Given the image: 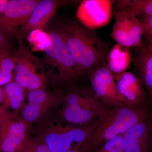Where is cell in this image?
I'll return each instance as SVG.
<instances>
[{"instance_id":"52a82bcc","label":"cell","mask_w":152,"mask_h":152,"mask_svg":"<svg viewBox=\"0 0 152 152\" xmlns=\"http://www.w3.org/2000/svg\"><path fill=\"white\" fill-rule=\"evenodd\" d=\"M65 95L59 90L49 91L38 89L30 91L28 103L22 111V118L27 123L41 119L55 107L62 103Z\"/></svg>"},{"instance_id":"2e32d148","label":"cell","mask_w":152,"mask_h":152,"mask_svg":"<svg viewBox=\"0 0 152 152\" xmlns=\"http://www.w3.org/2000/svg\"><path fill=\"white\" fill-rule=\"evenodd\" d=\"M132 62L129 48L117 44L110 49L106 64L112 73L118 75L126 72Z\"/></svg>"},{"instance_id":"6da1fadb","label":"cell","mask_w":152,"mask_h":152,"mask_svg":"<svg viewBox=\"0 0 152 152\" xmlns=\"http://www.w3.org/2000/svg\"><path fill=\"white\" fill-rule=\"evenodd\" d=\"M57 23L81 77L106 62L110 48L95 30L74 20Z\"/></svg>"},{"instance_id":"9c48e42d","label":"cell","mask_w":152,"mask_h":152,"mask_svg":"<svg viewBox=\"0 0 152 152\" xmlns=\"http://www.w3.org/2000/svg\"><path fill=\"white\" fill-rule=\"evenodd\" d=\"M40 0H10L0 14V32L10 38L26 22Z\"/></svg>"},{"instance_id":"4dcf8cb0","label":"cell","mask_w":152,"mask_h":152,"mask_svg":"<svg viewBox=\"0 0 152 152\" xmlns=\"http://www.w3.org/2000/svg\"></svg>"},{"instance_id":"5b68a950","label":"cell","mask_w":152,"mask_h":152,"mask_svg":"<svg viewBox=\"0 0 152 152\" xmlns=\"http://www.w3.org/2000/svg\"><path fill=\"white\" fill-rule=\"evenodd\" d=\"M60 116L69 122L86 124L96 117L101 116L107 107L96 96L83 95L72 91L65 96Z\"/></svg>"},{"instance_id":"5bb4252c","label":"cell","mask_w":152,"mask_h":152,"mask_svg":"<svg viewBox=\"0 0 152 152\" xmlns=\"http://www.w3.org/2000/svg\"><path fill=\"white\" fill-rule=\"evenodd\" d=\"M151 129V123L144 120L122 134L125 141L123 152H150Z\"/></svg>"},{"instance_id":"30bf717a","label":"cell","mask_w":152,"mask_h":152,"mask_svg":"<svg viewBox=\"0 0 152 152\" xmlns=\"http://www.w3.org/2000/svg\"><path fill=\"white\" fill-rule=\"evenodd\" d=\"M28 124L15 113L0 118V152H18L27 135Z\"/></svg>"},{"instance_id":"7c38bea8","label":"cell","mask_w":152,"mask_h":152,"mask_svg":"<svg viewBox=\"0 0 152 152\" xmlns=\"http://www.w3.org/2000/svg\"><path fill=\"white\" fill-rule=\"evenodd\" d=\"M77 1L42 0L40 1L26 22L17 31L15 37L22 40L31 32L36 30H44L61 5L77 3Z\"/></svg>"},{"instance_id":"d4e9b609","label":"cell","mask_w":152,"mask_h":152,"mask_svg":"<svg viewBox=\"0 0 152 152\" xmlns=\"http://www.w3.org/2000/svg\"><path fill=\"white\" fill-rule=\"evenodd\" d=\"M124 148L125 141L122 135H120L105 142L102 147L94 151V152H109L118 147Z\"/></svg>"},{"instance_id":"83f0119b","label":"cell","mask_w":152,"mask_h":152,"mask_svg":"<svg viewBox=\"0 0 152 152\" xmlns=\"http://www.w3.org/2000/svg\"><path fill=\"white\" fill-rule=\"evenodd\" d=\"M9 0H0V14L3 12Z\"/></svg>"},{"instance_id":"484cf974","label":"cell","mask_w":152,"mask_h":152,"mask_svg":"<svg viewBox=\"0 0 152 152\" xmlns=\"http://www.w3.org/2000/svg\"><path fill=\"white\" fill-rule=\"evenodd\" d=\"M11 38L0 32V51L4 50H11Z\"/></svg>"},{"instance_id":"ffe728a7","label":"cell","mask_w":152,"mask_h":152,"mask_svg":"<svg viewBox=\"0 0 152 152\" xmlns=\"http://www.w3.org/2000/svg\"><path fill=\"white\" fill-rule=\"evenodd\" d=\"M15 63L10 49L0 51V86L12 81Z\"/></svg>"},{"instance_id":"603a6c76","label":"cell","mask_w":152,"mask_h":152,"mask_svg":"<svg viewBox=\"0 0 152 152\" xmlns=\"http://www.w3.org/2000/svg\"><path fill=\"white\" fill-rule=\"evenodd\" d=\"M18 152H51L40 141H35L26 136Z\"/></svg>"},{"instance_id":"44dd1931","label":"cell","mask_w":152,"mask_h":152,"mask_svg":"<svg viewBox=\"0 0 152 152\" xmlns=\"http://www.w3.org/2000/svg\"><path fill=\"white\" fill-rule=\"evenodd\" d=\"M127 13L129 33L133 48L140 50L144 46L142 41V28L141 24L137 18V14Z\"/></svg>"},{"instance_id":"3957f363","label":"cell","mask_w":152,"mask_h":152,"mask_svg":"<svg viewBox=\"0 0 152 152\" xmlns=\"http://www.w3.org/2000/svg\"><path fill=\"white\" fill-rule=\"evenodd\" d=\"M50 43L40 60L45 72L58 84H66L81 77L57 23L44 30Z\"/></svg>"},{"instance_id":"f1b7e54d","label":"cell","mask_w":152,"mask_h":152,"mask_svg":"<svg viewBox=\"0 0 152 152\" xmlns=\"http://www.w3.org/2000/svg\"><path fill=\"white\" fill-rule=\"evenodd\" d=\"M65 152H84V151H82L79 148L74 147Z\"/></svg>"},{"instance_id":"277c9868","label":"cell","mask_w":152,"mask_h":152,"mask_svg":"<svg viewBox=\"0 0 152 152\" xmlns=\"http://www.w3.org/2000/svg\"><path fill=\"white\" fill-rule=\"evenodd\" d=\"M18 49L12 53L15 63V80L29 91L44 89L47 84L46 74L41 62L23 43L17 38Z\"/></svg>"},{"instance_id":"7402d4cb","label":"cell","mask_w":152,"mask_h":152,"mask_svg":"<svg viewBox=\"0 0 152 152\" xmlns=\"http://www.w3.org/2000/svg\"><path fill=\"white\" fill-rule=\"evenodd\" d=\"M27 38L34 51H44L50 45V37L44 30L33 31L29 34Z\"/></svg>"},{"instance_id":"f546056e","label":"cell","mask_w":152,"mask_h":152,"mask_svg":"<svg viewBox=\"0 0 152 152\" xmlns=\"http://www.w3.org/2000/svg\"><path fill=\"white\" fill-rule=\"evenodd\" d=\"M124 149V148L123 147H118L109 152H123Z\"/></svg>"},{"instance_id":"cb8c5ba5","label":"cell","mask_w":152,"mask_h":152,"mask_svg":"<svg viewBox=\"0 0 152 152\" xmlns=\"http://www.w3.org/2000/svg\"><path fill=\"white\" fill-rule=\"evenodd\" d=\"M141 24L142 28V36L146 42L152 43V15L141 14L137 15Z\"/></svg>"},{"instance_id":"8992f818","label":"cell","mask_w":152,"mask_h":152,"mask_svg":"<svg viewBox=\"0 0 152 152\" xmlns=\"http://www.w3.org/2000/svg\"><path fill=\"white\" fill-rule=\"evenodd\" d=\"M96 124L85 127L51 125L44 130L40 141L51 152H65L74 147L81 150L91 137Z\"/></svg>"},{"instance_id":"7a4b0ae2","label":"cell","mask_w":152,"mask_h":152,"mask_svg":"<svg viewBox=\"0 0 152 152\" xmlns=\"http://www.w3.org/2000/svg\"><path fill=\"white\" fill-rule=\"evenodd\" d=\"M148 114V109L144 102L107 109L96 122L91 136L82 151H94L103 143L123 134L137 123L147 120Z\"/></svg>"},{"instance_id":"ac0fdd59","label":"cell","mask_w":152,"mask_h":152,"mask_svg":"<svg viewBox=\"0 0 152 152\" xmlns=\"http://www.w3.org/2000/svg\"><path fill=\"white\" fill-rule=\"evenodd\" d=\"M113 10L152 15V0H114Z\"/></svg>"},{"instance_id":"4fadbf2b","label":"cell","mask_w":152,"mask_h":152,"mask_svg":"<svg viewBox=\"0 0 152 152\" xmlns=\"http://www.w3.org/2000/svg\"><path fill=\"white\" fill-rule=\"evenodd\" d=\"M114 76L118 92L126 103L136 104L144 102L146 90L134 74L126 71Z\"/></svg>"},{"instance_id":"8fae6325","label":"cell","mask_w":152,"mask_h":152,"mask_svg":"<svg viewBox=\"0 0 152 152\" xmlns=\"http://www.w3.org/2000/svg\"><path fill=\"white\" fill-rule=\"evenodd\" d=\"M113 0H84L81 1L76 17L85 26L94 30L109 23L111 18Z\"/></svg>"},{"instance_id":"9a60e30c","label":"cell","mask_w":152,"mask_h":152,"mask_svg":"<svg viewBox=\"0 0 152 152\" xmlns=\"http://www.w3.org/2000/svg\"><path fill=\"white\" fill-rule=\"evenodd\" d=\"M138 56L132 60L136 75L144 86L150 99L152 96V43L146 42Z\"/></svg>"},{"instance_id":"4316f807","label":"cell","mask_w":152,"mask_h":152,"mask_svg":"<svg viewBox=\"0 0 152 152\" xmlns=\"http://www.w3.org/2000/svg\"><path fill=\"white\" fill-rule=\"evenodd\" d=\"M3 93L2 87L0 86V118L7 115V111L3 108Z\"/></svg>"},{"instance_id":"d6986e66","label":"cell","mask_w":152,"mask_h":152,"mask_svg":"<svg viewBox=\"0 0 152 152\" xmlns=\"http://www.w3.org/2000/svg\"><path fill=\"white\" fill-rule=\"evenodd\" d=\"M2 89L3 108L5 110L9 107L15 110L20 109L24 99V89L13 80L5 85Z\"/></svg>"},{"instance_id":"e0dca14e","label":"cell","mask_w":152,"mask_h":152,"mask_svg":"<svg viewBox=\"0 0 152 152\" xmlns=\"http://www.w3.org/2000/svg\"><path fill=\"white\" fill-rule=\"evenodd\" d=\"M113 12L115 23L112 31V37L117 44L128 48H133L128 27L127 13L114 10Z\"/></svg>"},{"instance_id":"ba28073f","label":"cell","mask_w":152,"mask_h":152,"mask_svg":"<svg viewBox=\"0 0 152 152\" xmlns=\"http://www.w3.org/2000/svg\"><path fill=\"white\" fill-rule=\"evenodd\" d=\"M88 76L96 96L105 106L112 108L126 104L118 92L115 77L106 62L92 71Z\"/></svg>"}]
</instances>
